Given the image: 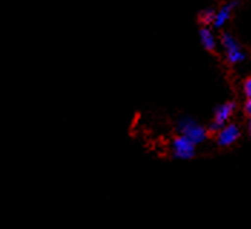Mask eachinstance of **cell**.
<instances>
[{
  "mask_svg": "<svg viewBox=\"0 0 251 229\" xmlns=\"http://www.w3.org/2000/svg\"><path fill=\"white\" fill-rule=\"evenodd\" d=\"M178 131H179L181 135L191 139L195 145L204 142L205 137H207V131L193 119H181L179 123H178Z\"/></svg>",
  "mask_w": 251,
  "mask_h": 229,
  "instance_id": "cell-1",
  "label": "cell"
},
{
  "mask_svg": "<svg viewBox=\"0 0 251 229\" xmlns=\"http://www.w3.org/2000/svg\"><path fill=\"white\" fill-rule=\"evenodd\" d=\"M221 45L226 50V56L230 63H240L244 60V53L240 47V45L237 43V40L232 38L230 33H223L221 36Z\"/></svg>",
  "mask_w": 251,
  "mask_h": 229,
  "instance_id": "cell-2",
  "label": "cell"
},
{
  "mask_svg": "<svg viewBox=\"0 0 251 229\" xmlns=\"http://www.w3.org/2000/svg\"><path fill=\"white\" fill-rule=\"evenodd\" d=\"M173 153L178 159H191L195 153V143L184 135H179L173 142Z\"/></svg>",
  "mask_w": 251,
  "mask_h": 229,
  "instance_id": "cell-3",
  "label": "cell"
},
{
  "mask_svg": "<svg viewBox=\"0 0 251 229\" xmlns=\"http://www.w3.org/2000/svg\"><path fill=\"white\" fill-rule=\"evenodd\" d=\"M234 109H235V103L234 102H227V103L221 105L215 111L214 122L210 126V132H220L226 126V123L231 117V114H234Z\"/></svg>",
  "mask_w": 251,
  "mask_h": 229,
  "instance_id": "cell-4",
  "label": "cell"
},
{
  "mask_svg": "<svg viewBox=\"0 0 251 229\" xmlns=\"http://www.w3.org/2000/svg\"><path fill=\"white\" fill-rule=\"evenodd\" d=\"M240 137V129L237 125H226L218 135H217V143L220 146H230Z\"/></svg>",
  "mask_w": 251,
  "mask_h": 229,
  "instance_id": "cell-5",
  "label": "cell"
},
{
  "mask_svg": "<svg viewBox=\"0 0 251 229\" xmlns=\"http://www.w3.org/2000/svg\"><path fill=\"white\" fill-rule=\"evenodd\" d=\"M235 6H237V1H231V3H228V4H224V6L217 12V15H215L214 27H217V29L223 27V26L230 20V18H231V13Z\"/></svg>",
  "mask_w": 251,
  "mask_h": 229,
  "instance_id": "cell-6",
  "label": "cell"
},
{
  "mask_svg": "<svg viewBox=\"0 0 251 229\" xmlns=\"http://www.w3.org/2000/svg\"><path fill=\"white\" fill-rule=\"evenodd\" d=\"M200 39H201V43L205 50H208V52L215 50V38H214L213 32L207 26H202L200 29Z\"/></svg>",
  "mask_w": 251,
  "mask_h": 229,
  "instance_id": "cell-7",
  "label": "cell"
},
{
  "mask_svg": "<svg viewBox=\"0 0 251 229\" xmlns=\"http://www.w3.org/2000/svg\"><path fill=\"white\" fill-rule=\"evenodd\" d=\"M215 15L217 12L214 9H204L200 12L198 15V22L201 26H210V24H214V20H215Z\"/></svg>",
  "mask_w": 251,
  "mask_h": 229,
  "instance_id": "cell-8",
  "label": "cell"
},
{
  "mask_svg": "<svg viewBox=\"0 0 251 229\" xmlns=\"http://www.w3.org/2000/svg\"><path fill=\"white\" fill-rule=\"evenodd\" d=\"M244 92H246L247 99H251V77L244 82Z\"/></svg>",
  "mask_w": 251,
  "mask_h": 229,
  "instance_id": "cell-9",
  "label": "cell"
},
{
  "mask_svg": "<svg viewBox=\"0 0 251 229\" xmlns=\"http://www.w3.org/2000/svg\"><path fill=\"white\" fill-rule=\"evenodd\" d=\"M244 109H246V114H250V116H251V99H247V102H246V106H244Z\"/></svg>",
  "mask_w": 251,
  "mask_h": 229,
  "instance_id": "cell-10",
  "label": "cell"
},
{
  "mask_svg": "<svg viewBox=\"0 0 251 229\" xmlns=\"http://www.w3.org/2000/svg\"><path fill=\"white\" fill-rule=\"evenodd\" d=\"M249 132L251 135V116H250V122H249Z\"/></svg>",
  "mask_w": 251,
  "mask_h": 229,
  "instance_id": "cell-11",
  "label": "cell"
}]
</instances>
